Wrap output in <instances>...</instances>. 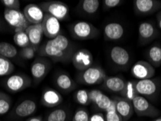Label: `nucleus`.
<instances>
[{
    "instance_id": "f257e3e1",
    "label": "nucleus",
    "mask_w": 161,
    "mask_h": 121,
    "mask_svg": "<svg viewBox=\"0 0 161 121\" xmlns=\"http://www.w3.org/2000/svg\"><path fill=\"white\" fill-rule=\"evenodd\" d=\"M75 52L73 42L65 36L60 34L39 46L37 54L39 57L48 58L53 63H68L71 62Z\"/></svg>"
},
{
    "instance_id": "f03ea898",
    "label": "nucleus",
    "mask_w": 161,
    "mask_h": 121,
    "mask_svg": "<svg viewBox=\"0 0 161 121\" xmlns=\"http://www.w3.org/2000/svg\"><path fill=\"white\" fill-rule=\"evenodd\" d=\"M135 87L138 95L147 99L155 100L158 98L161 90V79L157 78L139 80L135 81Z\"/></svg>"
},
{
    "instance_id": "7ed1b4c3",
    "label": "nucleus",
    "mask_w": 161,
    "mask_h": 121,
    "mask_svg": "<svg viewBox=\"0 0 161 121\" xmlns=\"http://www.w3.org/2000/svg\"><path fill=\"white\" fill-rule=\"evenodd\" d=\"M70 33L76 40H89L96 39L99 35V30L93 24L86 21H79L70 26Z\"/></svg>"
},
{
    "instance_id": "20e7f679",
    "label": "nucleus",
    "mask_w": 161,
    "mask_h": 121,
    "mask_svg": "<svg viewBox=\"0 0 161 121\" xmlns=\"http://www.w3.org/2000/svg\"><path fill=\"white\" fill-rule=\"evenodd\" d=\"M108 75L105 71L99 66H92L88 69L80 72L77 80L80 84L88 86L103 84Z\"/></svg>"
},
{
    "instance_id": "39448f33",
    "label": "nucleus",
    "mask_w": 161,
    "mask_h": 121,
    "mask_svg": "<svg viewBox=\"0 0 161 121\" xmlns=\"http://www.w3.org/2000/svg\"><path fill=\"white\" fill-rule=\"evenodd\" d=\"M134 113L139 117L158 118L160 115V111L144 97L137 95L132 100Z\"/></svg>"
},
{
    "instance_id": "423d86ee",
    "label": "nucleus",
    "mask_w": 161,
    "mask_h": 121,
    "mask_svg": "<svg viewBox=\"0 0 161 121\" xmlns=\"http://www.w3.org/2000/svg\"><path fill=\"white\" fill-rule=\"evenodd\" d=\"M44 13L53 16L58 20H66L69 17V8L60 1H46L39 4Z\"/></svg>"
},
{
    "instance_id": "0eeeda50",
    "label": "nucleus",
    "mask_w": 161,
    "mask_h": 121,
    "mask_svg": "<svg viewBox=\"0 0 161 121\" xmlns=\"http://www.w3.org/2000/svg\"><path fill=\"white\" fill-rule=\"evenodd\" d=\"M52 68V63L48 58L39 57L35 59L31 66V73L36 84L42 82L48 74Z\"/></svg>"
},
{
    "instance_id": "6e6552de",
    "label": "nucleus",
    "mask_w": 161,
    "mask_h": 121,
    "mask_svg": "<svg viewBox=\"0 0 161 121\" xmlns=\"http://www.w3.org/2000/svg\"><path fill=\"white\" fill-rule=\"evenodd\" d=\"M4 85L9 91L18 93L31 86L32 79L24 73H18L7 78Z\"/></svg>"
},
{
    "instance_id": "1a4fd4ad",
    "label": "nucleus",
    "mask_w": 161,
    "mask_h": 121,
    "mask_svg": "<svg viewBox=\"0 0 161 121\" xmlns=\"http://www.w3.org/2000/svg\"><path fill=\"white\" fill-rule=\"evenodd\" d=\"M4 18L6 22L15 29V32L25 30L31 25L20 10L5 9Z\"/></svg>"
},
{
    "instance_id": "9d476101",
    "label": "nucleus",
    "mask_w": 161,
    "mask_h": 121,
    "mask_svg": "<svg viewBox=\"0 0 161 121\" xmlns=\"http://www.w3.org/2000/svg\"><path fill=\"white\" fill-rule=\"evenodd\" d=\"M93 54L86 49H80L73 53L71 63L75 69L80 72L88 69L93 65Z\"/></svg>"
},
{
    "instance_id": "9b49d317",
    "label": "nucleus",
    "mask_w": 161,
    "mask_h": 121,
    "mask_svg": "<svg viewBox=\"0 0 161 121\" xmlns=\"http://www.w3.org/2000/svg\"><path fill=\"white\" fill-rule=\"evenodd\" d=\"M160 35L157 26L153 23L144 21L138 28L139 42L141 44H147L154 41Z\"/></svg>"
},
{
    "instance_id": "f8f14e48",
    "label": "nucleus",
    "mask_w": 161,
    "mask_h": 121,
    "mask_svg": "<svg viewBox=\"0 0 161 121\" xmlns=\"http://www.w3.org/2000/svg\"><path fill=\"white\" fill-rule=\"evenodd\" d=\"M131 74L137 80L153 78L155 74V68L146 60H139L131 67Z\"/></svg>"
},
{
    "instance_id": "ddd939ff",
    "label": "nucleus",
    "mask_w": 161,
    "mask_h": 121,
    "mask_svg": "<svg viewBox=\"0 0 161 121\" xmlns=\"http://www.w3.org/2000/svg\"><path fill=\"white\" fill-rule=\"evenodd\" d=\"M44 35L49 39H53L58 36L63 34L60 20L49 14L45 13L42 23Z\"/></svg>"
},
{
    "instance_id": "4468645a",
    "label": "nucleus",
    "mask_w": 161,
    "mask_h": 121,
    "mask_svg": "<svg viewBox=\"0 0 161 121\" xmlns=\"http://www.w3.org/2000/svg\"><path fill=\"white\" fill-rule=\"evenodd\" d=\"M134 9L139 15H149L161 9V1L158 0H134Z\"/></svg>"
},
{
    "instance_id": "2eb2a0df",
    "label": "nucleus",
    "mask_w": 161,
    "mask_h": 121,
    "mask_svg": "<svg viewBox=\"0 0 161 121\" xmlns=\"http://www.w3.org/2000/svg\"><path fill=\"white\" fill-rule=\"evenodd\" d=\"M110 58L115 65L121 68H126L130 63L129 52L122 47H113L110 51Z\"/></svg>"
},
{
    "instance_id": "dca6fc26",
    "label": "nucleus",
    "mask_w": 161,
    "mask_h": 121,
    "mask_svg": "<svg viewBox=\"0 0 161 121\" xmlns=\"http://www.w3.org/2000/svg\"><path fill=\"white\" fill-rule=\"evenodd\" d=\"M63 98L61 94L57 90L51 88H46L42 94L41 102L46 107L53 108L60 105L63 102Z\"/></svg>"
},
{
    "instance_id": "f3484780",
    "label": "nucleus",
    "mask_w": 161,
    "mask_h": 121,
    "mask_svg": "<svg viewBox=\"0 0 161 121\" xmlns=\"http://www.w3.org/2000/svg\"><path fill=\"white\" fill-rule=\"evenodd\" d=\"M113 99L115 102L117 113L122 118L123 120H129L134 113L131 102L121 96H114Z\"/></svg>"
},
{
    "instance_id": "a211bd4d",
    "label": "nucleus",
    "mask_w": 161,
    "mask_h": 121,
    "mask_svg": "<svg viewBox=\"0 0 161 121\" xmlns=\"http://www.w3.org/2000/svg\"><path fill=\"white\" fill-rule=\"evenodd\" d=\"M89 93L91 103L94 104L97 108L102 111L105 112L113 102V99H110L99 89H92L89 91Z\"/></svg>"
},
{
    "instance_id": "6ab92c4d",
    "label": "nucleus",
    "mask_w": 161,
    "mask_h": 121,
    "mask_svg": "<svg viewBox=\"0 0 161 121\" xmlns=\"http://www.w3.org/2000/svg\"><path fill=\"white\" fill-rule=\"evenodd\" d=\"M37 104L32 99H25L15 107L13 111V115L18 118H28L36 112Z\"/></svg>"
},
{
    "instance_id": "aec40b11",
    "label": "nucleus",
    "mask_w": 161,
    "mask_h": 121,
    "mask_svg": "<svg viewBox=\"0 0 161 121\" xmlns=\"http://www.w3.org/2000/svg\"><path fill=\"white\" fill-rule=\"evenodd\" d=\"M25 18L31 25L40 24L44 20L45 13L39 5L35 4H29L23 9Z\"/></svg>"
},
{
    "instance_id": "412c9836",
    "label": "nucleus",
    "mask_w": 161,
    "mask_h": 121,
    "mask_svg": "<svg viewBox=\"0 0 161 121\" xmlns=\"http://www.w3.org/2000/svg\"><path fill=\"white\" fill-rule=\"evenodd\" d=\"M54 84L64 93H69L76 88V84L73 78L65 72L57 73L54 77Z\"/></svg>"
},
{
    "instance_id": "4be33fe9",
    "label": "nucleus",
    "mask_w": 161,
    "mask_h": 121,
    "mask_svg": "<svg viewBox=\"0 0 161 121\" xmlns=\"http://www.w3.org/2000/svg\"><path fill=\"white\" fill-rule=\"evenodd\" d=\"M124 28L117 22L108 23L104 28V37L107 41H118L124 35Z\"/></svg>"
},
{
    "instance_id": "5701e85b",
    "label": "nucleus",
    "mask_w": 161,
    "mask_h": 121,
    "mask_svg": "<svg viewBox=\"0 0 161 121\" xmlns=\"http://www.w3.org/2000/svg\"><path fill=\"white\" fill-rule=\"evenodd\" d=\"M126 81L119 76H107L102 84V87L108 91L120 94L124 89Z\"/></svg>"
},
{
    "instance_id": "b1692460",
    "label": "nucleus",
    "mask_w": 161,
    "mask_h": 121,
    "mask_svg": "<svg viewBox=\"0 0 161 121\" xmlns=\"http://www.w3.org/2000/svg\"><path fill=\"white\" fill-rule=\"evenodd\" d=\"M25 31L28 35V39H29L30 44L31 46L39 48L44 36V31L42 23H40V24L30 25L25 30Z\"/></svg>"
},
{
    "instance_id": "393cba45",
    "label": "nucleus",
    "mask_w": 161,
    "mask_h": 121,
    "mask_svg": "<svg viewBox=\"0 0 161 121\" xmlns=\"http://www.w3.org/2000/svg\"><path fill=\"white\" fill-rule=\"evenodd\" d=\"M146 57L147 62L154 68H159L161 65V45L154 44L147 51Z\"/></svg>"
},
{
    "instance_id": "a878e982",
    "label": "nucleus",
    "mask_w": 161,
    "mask_h": 121,
    "mask_svg": "<svg viewBox=\"0 0 161 121\" xmlns=\"http://www.w3.org/2000/svg\"><path fill=\"white\" fill-rule=\"evenodd\" d=\"M70 112L68 108L60 107L54 109L47 114L44 121H69Z\"/></svg>"
},
{
    "instance_id": "bb28decb",
    "label": "nucleus",
    "mask_w": 161,
    "mask_h": 121,
    "mask_svg": "<svg viewBox=\"0 0 161 121\" xmlns=\"http://www.w3.org/2000/svg\"><path fill=\"white\" fill-rule=\"evenodd\" d=\"M99 0H80L78 4V8L86 15H94L99 8Z\"/></svg>"
},
{
    "instance_id": "cd10ccee",
    "label": "nucleus",
    "mask_w": 161,
    "mask_h": 121,
    "mask_svg": "<svg viewBox=\"0 0 161 121\" xmlns=\"http://www.w3.org/2000/svg\"><path fill=\"white\" fill-rule=\"evenodd\" d=\"M18 49L13 44L8 42H0V54L4 58L13 59L18 55Z\"/></svg>"
},
{
    "instance_id": "c85d7f7f",
    "label": "nucleus",
    "mask_w": 161,
    "mask_h": 121,
    "mask_svg": "<svg viewBox=\"0 0 161 121\" xmlns=\"http://www.w3.org/2000/svg\"><path fill=\"white\" fill-rule=\"evenodd\" d=\"M15 70V65L10 60L0 54V76L11 75Z\"/></svg>"
},
{
    "instance_id": "c756f323",
    "label": "nucleus",
    "mask_w": 161,
    "mask_h": 121,
    "mask_svg": "<svg viewBox=\"0 0 161 121\" xmlns=\"http://www.w3.org/2000/svg\"><path fill=\"white\" fill-rule=\"evenodd\" d=\"M121 97L128 99V100L132 102V100L138 94L136 93V87H135V81H131V80H128L125 83V86L123 91L120 94Z\"/></svg>"
},
{
    "instance_id": "7c9ffc66",
    "label": "nucleus",
    "mask_w": 161,
    "mask_h": 121,
    "mask_svg": "<svg viewBox=\"0 0 161 121\" xmlns=\"http://www.w3.org/2000/svg\"><path fill=\"white\" fill-rule=\"evenodd\" d=\"M73 99L75 102L81 106H88L91 104L89 91L86 89H79L75 92Z\"/></svg>"
},
{
    "instance_id": "2f4dec72",
    "label": "nucleus",
    "mask_w": 161,
    "mask_h": 121,
    "mask_svg": "<svg viewBox=\"0 0 161 121\" xmlns=\"http://www.w3.org/2000/svg\"><path fill=\"white\" fill-rule=\"evenodd\" d=\"M13 99L8 94L0 91V116H2L9 112L10 110Z\"/></svg>"
},
{
    "instance_id": "473e14b6",
    "label": "nucleus",
    "mask_w": 161,
    "mask_h": 121,
    "mask_svg": "<svg viewBox=\"0 0 161 121\" xmlns=\"http://www.w3.org/2000/svg\"><path fill=\"white\" fill-rule=\"evenodd\" d=\"M13 40L15 44L20 48H24L31 45L29 39L25 30L15 32L13 36Z\"/></svg>"
},
{
    "instance_id": "72a5a7b5",
    "label": "nucleus",
    "mask_w": 161,
    "mask_h": 121,
    "mask_svg": "<svg viewBox=\"0 0 161 121\" xmlns=\"http://www.w3.org/2000/svg\"><path fill=\"white\" fill-rule=\"evenodd\" d=\"M105 121H124L122 118L117 113L115 102L113 99L111 105L105 110Z\"/></svg>"
},
{
    "instance_id": "f704fd0d",
    "label": "nucleus",
    "mask_w": 161,
    "mask_h": 121,
    "mask_svg": "<svg viewBox=\"0 0 161 121\" xmlns=\"http://www.w3.org/2000/svg\"><path fill=\"white\" fill-rule=\"evenodd\" d=\"M38 47H35L31 45H29L24 48H21V49L19 52V55L21 58L25 60H31L34 59L37 54Z\"/></svg>"
},
{
    "instance_id": "c9c22d12",
    "label": "nucleus",
    "mask_w": 161,
    "mask_h": 121,
    "mask_svg": "<svg viewBox=\"0 0 161 121\" xmlns=\"http://www.w3.org/2000/svg\"><path fill=\"white\" fill-rule=\"evenodd\" d=\"M89 111L84 107H79L75 112L71 121H89Z\"/></svg>"
},
{
    "instance_id": "e433bc0d",
    "label": "nucleus",
    "mask_w": 161,
    "mask_h": 121,
    "mask_svg": "<svg viewBox=\"0 0 161 121\" xmlns=\"http://www.w3.org/2000/svg\"><path fill=\"white\" fill-rule=\"evenodd\" d=\"M0 2L5 9L20 10V2L19 0H1Z\"/></svg>"
},
{
    "instance_id": "4c0bfd02",
    "label": "nucleus",
    "mask_w": 161,
    "mask_h": 121,
    "mask_svg": "<svg viewBox=\"0 0 161 121\" xmlns=\"http://www.w3.org/2000/svg\"><path fill=\"white\" fill-rule=\"evenodd\" d=\"M121 0H104L103 2V7L106 9H112L119 6L123 3Z\"/></svg>"
},
{
    "instance_id": "58836bf2",
    "label": "nucleus",
    "mask_w": 161,
    "mask_h": 121,
    "mask_svg": "<svg viewBox=\"0 0 161 121\" xmlns=\"http://www.w3.org/2000/svg\"><path fill=\"white\" fill-rule=\"evenodd\" d=\"M89 121H105V117L103 113H94L90 116Z\"/></svg>"
},
{
    "instance_id": "ea45409f",
    "label": "nucleus",
    "mask_w": 161,
    "mask_h": 121,
    "mask_svg": "<svg viewBox=\"0 0 161 121\" xmlns=\"http://www.w3.org/2000/svg\"><path fill=\"white\" fill-rule=\"evenodd\" d=\"M25 121H44L41 116H34V117H31Z\"/></svg>"
},
{
    "instance_id": "a19ab883",
    "label": "nucleus",
    "mask_w": 161,
    "mask_h": 121,
    "mask_svg": "<svg viewBox=\"0 0 161 121\" xmlns=\"http://www.w3.org/2000/svg\"><path fill=\"white\" fill-rule=\"evenodd\" d=\"M156 20H157L158 27H159V28L161 30V11L158 13L157 15H156Z\"/></svg>"
},
{
    "instance_id": "79ce46f5",
    "label": "nucleus",
    "mask_w": 161,
    "mask_h": 121,
    "mask_svg": "<svg viewBox=\"0 0 161 121\" xmlns=\"http://www.w3.org/2000/svg\"><path fill=\"white\" fill-rule=\"evenodd\" d=\"M152 121H161V116H160V117H158L155 118V119L153 120Z\"/></svg>"
},
{
    "instance_id": "37998d69",
    "label": "nucleus",
    "mask_w": 161,
    "mask_h": 121,
    "mask_svg": "<svg viewBox=\"0 0 161 121\" xmlns=\"http://www.w3.org/2000/svg\"><path fill=\"white\" fill-rule=\"evenodd\" d=\"M1 27H2V25H1V23H0V28H1Z\"/></svg>"
},
{
    "instance_id": "c03bdc74",
    "label": "nucleus",
    "mask_w": 161,
    "mask_h": 121,
    "mask_svg": "<svg viewBox=\"0 0 161 121\" xmlns=\"http://www.w3.org/2000/svg\"><path fill=\"white\" fill-rule=\"evenodd\" d=\"M160 99H161V94H160Z\"/></svg>"
},
{
    "instance_id": "a18cd8bd",
    "label": "nucleus",
    "mask_w": 161,
    "mask_h": 121,
    "mask_svg": "<svg viewBox=\"0 0 161 121\" xmlns=\"http://www.w3.org/2000/svg\"><path fill=\"white\" fill-rule=\"evenodd\" d=\"M0 121H1V120H0Z\"/></svg>"
}]
</instances>
